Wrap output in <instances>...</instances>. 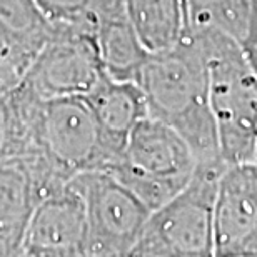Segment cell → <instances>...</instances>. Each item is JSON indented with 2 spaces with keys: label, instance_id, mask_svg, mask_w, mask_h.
Masks as SVG:
<instances>
[{
  "label": "cell",
  "instance_id": "obj_1",
  "mask_svg": "<svg viewBox=\"0 0 257 257\" xmlns=\"http://www.w3.org/2000/svg\"><path fill=\"white\" fill-rule=\"evenodd\" d=\"M149 117L172 127L199 164H224L209 102L207 59L191 34L172 50L149 55L137 77Z\"/></svg>",
  "mask_w": 257,
  "mask_h": 257
},
{
  "label": "cell",
  "instance_id": "obj_2",
  "mask_svg": "<svg viewBox=\"0 0 257 257\" xmlns=\"http://www.w3.org/2000/svg\"><path fill=\"white\" fill-rule=\"evenodd\" d=\"M207 59L209 102L225 166L252 162L257 137V77L239 42L219 32L191 30Z\"/></svg>",
  "mask_w": 257,
  "mask_h": 257
},
{
  "label": "cell",
  "instance_id": "obj_3",
  "mask_svg": "<svg viewBox=\"0 0 257 257\" xmlns=\"http://www.w3.org/2000/svg\"><path fill=\"white\" fill-rule=\"evenodd\" d=\"M197 167L192 149L172 127L146 117L109 172L152 214L189 186Z\"/></svg>",
  "mask_w": 257,
  "mask_h": 257
},
{
  "label": "cell",
  "instance_id": "obj_4",
  "mask_svg": "<svg viewBox=\"0 0 257 257\" xmlns=\"http://www.w3.org/2000/svg\"><path fill=\"white\" fill-rule=\"evenodd\" d=\"M34 156L70 181L82 172H109L117 162L85 97L40 100L32 122Z\"/></svg>",
  "mask_w": 257,
  "mask_h": 257
},
{
  "label": "cell",
  "instance_id": "obj_5",
  "mask_svg": "<svg viewBox=\"0 0 257 257\" xmlns=\"http://www.w3.org/2000/svg\"><path fill=\"white\" fill-rule=\"evenodd\" d=\"M70 186L85 205V257H127L146 230L151 210L110 172L77 174Z\"/></svg>",
  "mask_w": 257,
  "mask_h": 257
},
{
  "label": "cell",
  "instance_id": "obj_6",
  "mask_svg": "<svg viewBox=\"0 0 257 257\" xmlns=\"http://www.w3.org/2000/svg\"><path fill=\"white\" fill-rule=\"evenodd\" d=\"M225 164H199L189 186L154 210L139 242L182 257H214V200Z\"/></svg>",
  "mask_w": 257,
  "mask_h": 257
},
{
  "label": "cell",
  "instance_id": "obj_7",
  "mask_svg": "<svg viewBox=\"0 0 257 257\" xmlns=\"http://www.w3.org/2000/svg\"><path fill=\"white\" fill-rule=\"evenodd\" d=\"M104 74L95 25H79L70 37L40 55L27 75V90L40 100L85 97Z\"/></svg>",
  "mask_w": 257,
  "mask_h": 257
},
{
  "label": "cell",
  "instance_id": "obj_8",
  "mask_svg": "<svg viewBox=\"0 0 257 257\" xmlns=\"http://www.w3.org/2000/svg\"><path fill=\"white\" fill-rule=\"evenodd\" d=\"M214 257H257V167L230 164L214 200Z\"/></svg>",
  "mask_w": 257,
  "mask_h": 257
},
{
  "label": "cell",
  "instance_id": "obj_9",
  "mask_svg": "<svg viewBox=\"0 0 257 257\" xmlns=\"http://www.w3.org/2000/svg\"><path fill=\"white\" fill-rule=\"evenodd\" d=\"M85 205L69 184L39 200L30 214L19 257L84 254Z\"/></svg>",
  "mask_w": 257,
  "mask_h": 257
},
{
  "label": "cell",
  "instance_id": "obj_10",
  "mask_svg": "<svg viewBox=\"0 0 257 257\" xmlns=\"http://www.w3.org/2000/svg\"><path fill=\"white\" fill-rule=\"evenodd\" d=\"M110 151L117 159L139 122L149 117L147 104L137 82L115 80L107 74L85 95Z\"/></svg>",
  "mask_w": 257,
  "mask_h": 257
},
{
  "label": "cell",
  "instance_id": "obj_11",
  "mask_svg": "<svg viewBox=\"0 0 257 257\" xmlns=\"http://www.w3.org/2000/svg\"><path fill=\"white\" fill-rule=\"evenodd\" d=\"M40 200L27 157L0 162V257H19L30 214Z\"/></svg>",
  "mask_w": 257,
  "mask_h": 257
},
{
  "label": "cell",
  "instance_id": "obj_12",
  "mask_svg": "<svg viewBox=\"0 0 257 257\" xmlns=\"http://www.w3.org/2000/svg\"><path fill=\"white\" fill-rule=\"evenodd\" d=\"M95 42L104 72L115 80H137L149 54L127 17L124 0H105L95 19Z\"/></svg>",
  "mask_w": 257,
  "mask_h": 257
},
{
  "label": "cell",
  "instance_id": "obj_13",
  "mask_svg": "<svg viewBox=\"0 0 257 257\" xmlns=\"http://www.w3.org/2000/svg\"><path fill=\"white\" fill-rule=\"evenodd\" d=\"M127 17L149 55L172 50L187 29L184 0H124Z\"/></svg>",
  "mask_w": 257,
  "mask_h": 257
},
{
  "label": "cell",
  "instance_id": "obj_14",
  "mask_svg": "<svg viewBox=\"0 0 257 257\" xmlns=\"http://www.w3.org/2000/svg\"><path fill=\"white\" fill-rule=\"evenodd\" d=\"M187 29L210 30L240 44L252 17V0H184Z\"/></svg>",
  "mask_w": 257,
  "mask_h": 257
},
{
  "label": "cell",
  "instance_id": "obj_15",
  "mask_svg": "<svg viewBox=\"0 0 257 257\" xmlns=\"http://www.w3.org/2000/svg\"><path fill=\"white\" fill-rule=\"evenodd\" d=\"M240 49L247 64L250 67V70L254 72L257 77V9H252V17H250L249 29L245 32L244 39L240 40Z\"/></svg>",
  "mask_w": 257,
  "mask_h": 257
},
{
  "label": "cell",
  "instance_id": "obj_16",
  "mask_svg": "<svg viewBox=\"0 0 257 257\" xmlns=\"http://www.w3.org/2000/svg\"><path fill=\"white\" fill-rule=\"evenodd\" d=\"M17 84V70L12 65H5L0 57V97H5L15 89Z\"/></svg>",
  "mask_w": 257,
  "mask_h": 257
},
{
  "label": "cell",
  "instance_id": "obj_17",
  "mask_svg": "<svg viewBox=\"0 0 257 257\" xmlns=\"http://www.w3.org/2000/svg\"><path fill=\"white\" fill-rule=\"evenodd\" d=\"M131 255L132 257H182V255L169 252V250H164L161 247H156V245H151L146 242H139Z\"/></svg>",
  "mask_w": 257,
  "mask_h": 257
},
{
  "label": "cell",
  "instance_id": "obj_18",
  "mask_svg": "<svg viewBox=\"0 0 257 257\" xmlns=\"http://www.w3.org/2000/svg\"><path fill=\"white\" fill-rule=\"evenodd\" d=\"M252 162L255 164V167H257V137H255V146H254V157H252Z\"/></svg>",
  "mask_w": 257,
  "mask_h": 257
},
{
  "label": "cell",
  "instance_id": "obj_19",
  "mask_svg": "<svg viewBox=\"0 0 257 257\" xmlns=\"http://www.w3.org/2000/svg\"><path fill=\"white\" fill-rule=\"evenodd\" d=\"M54 257H85L84 254H70V255H54Z\"/></svg>",
  "mask_w": 257,
  "mask_h": 257
},
{
  "label": "cell",
  "instance_id": "obj_20",
  "mask_svg": "<svg viewBox=\"0 0 257 257\" xmlns=\"http://www.w3.org/2000/svg\"><path fill=\"white\" fill-rule=\"evenodd\" d=\"M252 4H254V7L257 9V0H252Z\"/></svg>",
  "mask_w": 257,
  "mask_h": 257
},
{
  "label": "cell",
  "instance_id": "obj_21",
  "mask_svg": "<svg viewBox=\"0 0 257 257\" xmlns=\"http://www.w3.org/2000/svg\"><path fill=\"white\" fill-rule=\"evenodd\" d=\"M127 257H132V255H127Z\"/></svg>",
  "mask_w": 257,
  "mask_h": 257
}]
</instances>
